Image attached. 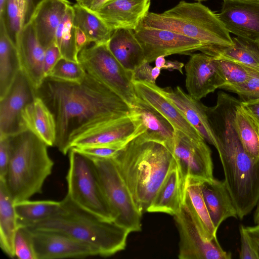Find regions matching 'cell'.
Wrapping results in <instances>:
<instances>
[{"label":"cell","mask_w":259,"mask_h":259,"mask_svg":"<svg viewBox=\"0 0 259 259\" xmlns=\"http://www.w3.org/2000/svg\"><path fill=\"white\" fill-rule=\"evenodd\" d=\"M36 95L54 115L55 146L64 155L72 141L89 130L132 114L125 101L87 72L79 82L46 77Z\"/></svg>","instance_id":"6da1fadb"},{"label":"cell","mask_w":259,"mask_h":259,"mask_svg":"<svg viewBox=\"0 0 259 259\" xmlns=\"http://www.w3.org/2000/svg\"><path fill=\"white\" fill-rule=\"evenodd\" d=\"M238 103L223 99L208 107L206 113L216 141L225 181L237 211L243 219L259 200V160L244 150L237 134L234 118Z\"/></svg>","instance_id":"7a4b0ae2"},{"label":"cell","mask_w":259,"mask_h":259,"mask_svg":"<svg viewBox=\"0 0 259 259\" xmlns=\"http://www.w3.org/2000/svg\"><path fill=\"white\" fill-rule=\"evenodd\" d=\"M113 159L142 213L147 211L176 164L172 153L165 145L141 135L126 143Z\"/></svg>","instance_id":"3957f363"},{"label":"cell","mask_w":259,"mask_h":259,"mask_svg":"<svg viewBox=\"0 0 259 259\" xmlns=\"http://www.w3.org/2000/svg\"><path fill=\"white\" fill-rule=\"evenodd\" d=\"M61 203L60 210L55 215L24 227L66 235L92 247L100 256H110L125 249L131 233L127 229L84 209L67 195Z\"/></svg>","instance_id":"277c9868"},{"label":"cell","mask_w":259,"mask_h":259,"mask_svg":"<svg viewBox=\"0 0 259 259\" xmlns=\"http://www.w3.org/2000/svg\"><path fill=\"white\" fill-rule=\"evenodd\" d=\"M10 156L5 182L14 203L42 193L54 161L43 141L28 130L9 137Z\"/></svg>","instance_id":"5b68a950"},{"label":"cell","mask_w":259,"mask_h":259,"mask_svg":"<svg viewBox=\"0 0 259 259\" xmlns=\"http://www.w3.org/2000/svg\"><path fill=\"white\" fill-rule=\"evenodd\" d=\"M139 25L178 32L199 41L206 54L216 46L233 45L229 32L219 18L200 2L180 1L162 13L148 12Z\"/></svg>","instance_id":"8992f818"},{"label":"cell","mask_w":259,"mask_h":259,"mask_svg":"<svg viewBox=\"0 0 259 259\" xmlns=\"http://www.w3.org/2000/svg\"><path fill=\"white\" fill-rule=\"evenodd\" d=\"M68 154L66 195L84 209L102 219L114 221L115 214L103 192L92 159L73 149Z\"/></svg>","instance_id":"52a82bcc"},{"label":"cell","mask_w":259,"mask_h":259,"mask_svg":"<svg viewBox=\"0 0 259 259\" xmlns=\"http://www.w3.org/2000/svg\"><path fill=\"white\" fill-rule=\"evenodd\" d=\"M78 59L87 73L118 95L132 107L137 98L133 72L121 65L107 44H94L84 48L79 53Z\"/></svg>","instance_id":"ba28073f"},{"label":"cell","mask_w":259,"mask_h":259,"mask_svg":"<svg viewBox=\"0 0 259 259\" xmlns=\"http://www.w3.org/2000/svg\"><path fill=\"white\" fill-rule=\"evenodd\" d=\"M90 158L93 162L103 192L115 214L114 221L130 232L140 231L142 213L138 209L114 159Z\"/></svg>","instance_id":"9c48e42d"},{"label":"cell","mask_w":259,"mask_h":259,"mask_svg":"<svg viewBox=\"0 0 259 259\" xmlns=\"http://www.w3.org/2000/svg\"><path fill=\"white\" fill-rule=\"evenodd\" d=\"M174 217L180 236V259L231 258V253L223 249L217 237L207 240L203 237L189 209L184 203Z\"/></svg>","instance_id":"30bf717a"},{"label":"cell","mask_w":259,"mask_h":259,"mask_svg":"<svg viewBox=\"0 0 259 259\" xmlns=\"http://www.w3.org/2000/svg\"><path fill=\"white\" fill-rule=\"evenodd\" d=\"M134 32L143 49L145 61L149 63L161 56L191 55L196 51L202 52L203 50L199 41L168 30L139 25Z\"/></svg>","instance_id":"8fae6325"},{"label":"cell","mask_w":259,"mask_h":259,"mask_svg":"<svg viewBox=\"0 0 259 259\" xmlns=\"http://www.w3.org/2000/svg\"><path fill=\"white\" fill-rule=\"evenodd\" d=\"M172 154L185 181L188 177L213 179L211 152L203 139H196L175 129Z\"/></svg>","instance_id":"7c38bea8"},{"label":"cell","mask_w":259,"mask_h":259,"mask_svg":"<svg viewBox=\"0 0 259 259\" xmlns=\"http://www.w3.org/2000/svg\"><path fill=\"white\" fill-rule=\"evenodd\" d=\"M145 130L141 120L132 113L131 116L105 122L89 130L73 140L69 149L99 146L123 147Z\"/></svg>","instance_id":"4fadbf2b"},{"label":"cell","mask_w":259,"mask_h":259,"mask_svg":"<svg viewBox=\"0 0 259 259\" xmlns=\"http://www.w3.org/2000/svg\"><path fill=\"white\" fill-rule=\"evenodd\" d=\"M28 230L36 259L81 258L98 256L95 249L66 235Z\"/></svg>","instance_id":"5bb4252c"},{"label":"cell","mask_w":259,"mask_h":259,"mask_svg":"<svg viewBox=\"0 0 259 259\" xmlns=\"http://www.w3.org/2000/svg\"><path fill=\"white\" fill-rule=\"evenodd\" d=\"M217 15L229 33L259 45V1L223 0Z\"/></svg>","instance_id":"9a60e30c"},{"label":"cell","mask_w":259,"mask_h":259,"mask_svg":"<svg viewBox=\"0 0 259 259\" xmlns=\"http://www.w3.org/2000/svg\"><path fill=\"white\" fill-rule=\"evenodd\" d=\"M36 92L20 71L8 94L0 99V137H9L22 131L21 113Z\"/></svg>","instance_id":"2e32d148"},{"label":"cell","mask_w":259,"mask_h":259,"mask_svg":"<svg viewBox=\"0 0 259 259\" xmlns=\"http://www.w3.org/2000/svg\"><path fill=\"white\" fill-rule=\"evenodd\" d=\"M185 69L186 89L188 94L197 100L222 89L224 84L215 59L207 54H192Z\"/></svg>","instance_id":"e0dca14e"},{"label":"cell","mask_w":259,"mask_h":259,"mask_svg":"<svg viewBox=\"0 0 259 259\" xmlns=\"http://www.w3.org/2000/svg\"><path fill=\"white\" fill-rule=\"evenodd\" d=\"M15 45L20 71L36 92L46 78L44 69L45 50L38 41L31 22L22 28Z\"/></svg>","instance_id":"ac0fdd59"},{"label":"cell","mask_w":259,"mask_h":259,"mask_svg":"<svg viewBox=\"0 0 259 259\" xmlns=\"http://www.w3.org/2000/svg\"><path fill=\"white\" fill-rule=\"evenodd\" d=\"M151 0H109L95 13L108 27L135 30L149 12Z\"/></svg>","instance_id":"d6986e66"},{"label":"cell","mask_w":259,"mask_h":259,"mask_svg":"<svg viewBox=\"0 0 259 259\" xmlns=\"http://www.w3.org/2000/svg\"><path fill=\"white\" fill-rule=\"evenodd\" d=\"M137 96L144 100L166 118L176 130L192 138L203 139L179 109L160 92L156 84L133 81Z\"/></svg>","instance_id":"ffe728a7"},{"label":"cell","mask_w":259,"mask_h":259,"mask_svg":"<svg viewBox=\"0 0 259 259\" xmlns=\"http://www.w3.org/2000/svg\"><path fill=\"white\" fill-rule=\"evenodd\" d=\"M160 92L179 109L186 119L198 131L202 138L216 147V141L204 110V105L177 86L160 88Z\"/></svg>","instance_id":"44dd1931"},{"label":"cell","mask_w":259,"mask_h":259,"mask_svg":"<svg viewBox=\"0 0 259 259\" xmlns=\"http://www.w3.org/2000/svg\"><path fill=\"white\" fill-rule=\"evenodd\" d=\"M202 195L212 224L218 230L229 218H238L237 211L225 180H198Z\"/></svg>","instance_id":"7402d4cb"},{"label":"cell","mask_w":259,"mask_h":259,"mask_svg":"<svg viewBox=\"0 0 259 259\" xmlns=\"http://www.w3.org/2000/svg\"><path fill=\"white\" fill-rule=\"evenodd\" d=\"M132 113L141 120L146 130L141 134L145 139L165 145L172 153L174 146L175 128L157 110L137 97L132 106Z\"/></svg>","instance_id":"603a6c76"},{"label":"cell","mask_w":259,"mask_h":259,"mask_svg":"<svg viewBox=\"0 0 259 259\" xmlns=\"http://www.w3.org/2000/svg\"><path fill=\"white\" fill-rule=\"evenodd\" d=\"M70 5L68 0H44L35 11L30 22L45 50L55 43L57 29Z\"/></svg>","instance_id":"cb8c5ba5"},{"label":"cell","mask_w":259,"mask_h":259,"mask_svg":"<svg viewBox=\"0 0 259 259\" xmlns=\"http://www.w3.org/2000/svg\"><path fill=\"white\" fill-rule=\"evenodd\" d=\"M23 130H28L48 146H55L56 124L54 114L43 100L37 96L21 113Z\"/></svg>","instance_id":"d4e9b609"},{"label":"cell","mask_w":259,"mask_h":259,"mask_svg":"<svg viewBox=\"0 0 259 259\" xmlns=\"http://www.w3.org/2000/svg\"><path fill=\"white\" fill-rule=\"evenodd\" d=\"M184 180L176 165L172 168L148 207L147 212L175 215L183 203Z\"/></svg>","instance_id":"484cf974"},{"label":"cell","mask_w":259,"mask_h":259,"mask_svg":"<svg viewBox=\"0 0 259 259\" xmlns=\"http://www.w3.org/2000/svg\"><path fill=\"white\" fill-rule=\"evenodd\" d=\"M107 45L114 57L128 71L133 72L145 61L143 49L133 30H114Z\"/></svg>","instance_id":"4316f807"},{"label":"cell","mask_w":259,"mask_h":259,"mask_svg":"<svg viewBox=\"0 0 259 259\" xmlns=\"http://www.w3.org/2000/svg\"><path fill=\"white\" fill-rule=\"evenodd\" d=\"M183 203L189 209L203 237L207 240L217 237L214 227L204 202L198 179L188 177L184 181Z\"/></svg>","instance_id":"83f0119b"},{"label":"cell","mask_w":259,"mask_h":259,"mask_svg":"<svg viewBox=\"0 0 259 259\" xmlns=\"http://www.w3.org/2000/svg\"><path fill=\"white\" fill-rule=\"evenodd\" d=\"M232 38L233 46H216L205 54L259 71V45L238 36Z\"/></svg>","instance_id":"f1b7e54d"},{"label":"cell","mask_w":259,"mask_h":259,"mask_svg":"<svg viewBox=\"0 0 259 259\" xmlns=\"http://www.w3.org/2000/svg\"><path fill=\"white\" fill-rule=\"evenodd\" d=\"M19 225L14 202L5 181L0 180V247L9 257H15L14 239Z\"/></svg>","instance_id":"f546056e"},{"label":"cell","mask_w":259,"mask_h":259,"mask_svg":"<svg viewBox=\"0 0 259 259\" xmlns=\"http://www.w3.org/2000/svg\"><path fill=\"white\" fill-rule=\"evenodd\" d=\"M20 71L16 45L0 19V99L8 94Z\"/></svg>","instance_id":"4dcf8cb0"},{"label":"cell","mask_w":259,"mask_h":259,"mask_svg":"<svg viewBox=\"0 0 259 259\" xmlns=\"http://www.w3.org/2000/svg\"><path fill=\"white\" fill-rule=\"evenodd\" d=\"M234 123L244 150L252 159L259 160V125L241 102L235 111Z\"/></svg>","instance_id":"1f68e13d"},{"label":"cell","mask_w":259,"mask_h":259,"mask_svg":"<svg viewBox=\"0 0 259 259\" xmlns=\"http://www.w3.org/2000/svg\"><path fill=\"white\" fill-rule=\"evenodd\" d=\"M60 201L54 200H22L14 203L19 225L27 226L43 221L58 213Z\"/></svg>","instance_id":"d6a6232c"},{"label":"cell","mask_w":259,"mask_h":259,"mask_svg":"<svg viewBox=\"0 0 259 259\" xmlns=\"http://www.w3.org/2000/svg\"><path fill=\"white\" fill-rule=\"evenodd\" d=\"M72 7L75 27L81 29L87 35L92 43L107 44L113 31L95 13L77 4Z\"/></svg>","instance_id":"836d02e7"},{"label":"cell","mask_w":259,"mask_h":259,"mask_svg":"<svg viewBox=\"0 0 259 259\" xmlns=\"http://www.w3.org/2000/svg\"><path fill=\"white\" fill-rule=\"evenodd\" d=\"M55 43L58 47L62 58L78 62V53L75 44V27L73 23V9L71 5L59 24L55 34Z\"/></svg>","instance_id":"e575fe53"},{"label":"cell","mask_w":259,"mask_h":259,"mask_svg":"<svg viewBox=\"0 0 259 259\" xmlns=\"http://www.w3.org/2000/svg\"><path fill=\"white\" fill-rule=\"evenodd\" d=\"M24 13V0H5L0 12V19L3 21L8 34L15 44L23 26Z\"/></svg>","instance_id":"d590c367"},{"label":"cell","mask_w":259,"mask_h":259,"mask_svg":"<svg viewBox=\"0 0 259 259\" xmlns=\"http://www.w3.org/2000/svg\"><path fill=\"white\" fill-rule=\"evenodd\" d=\"M214 59L224 81L222 89L229 92L244 83L255 71L232 61Z\"/></svg>","instance_id":"8d00e7d4"},{"label":"cell","mask_w":259,"mask_h":259,"mask_svg":"<svg viewBox=\"0 0 259 259\" xmlns=\"http://www.w3.org/2000/svg\"><path fill=\"white\" fill-rule=\"evenodd\" d=\"M86 72L79 63L61 58L49 73L47 77L64 81L79 82Z\"/></svg>","instance_id":"74e56055"},{"label":"cell","mask_w":259,"mask_h":259,"mask_svg":"<svg viewBox=\"0 0 259 259\" xmlns=\"http://www.w3.org/2000/svg\"><path fill=\"white\" fill-rule=\"evenodd\" d=\"M14 247L15 257L36 259L30 232L26 227L19 225L15 236Z\"/></svg>","instance_id":"f35d334b"},{"label":"cell","mask_w":259,"mask_h":259,"mask_svg":"<svg viewBox=\"0 0 259 259\" xmlns=\"http://www.w3.org/2000/svg\"><path fill=\"white\" fill-rule=\"evenodd\" d=\"M232 92L237 94L241 101L259 99V71H254L244 83Z\"/></svg>","instance_id":"ab89813d"},{"label":"cell","mask_w":259,"mask_h":259,"mask_svg":"<svg viewBox=\"0 0 259 259\" xmlns=\"http://www.w3.org/2000/svg\"><path fill=\"white\" fill-rule=\"evenodd\" d=\"M122 147L111 146H90L73 148L77 152L89 157L111 159L114 158Z\"/></svg>","instance_id":"60d3db41"},{"label":"cell","mask_w":259,"mask_h":259,"mask_svg":"<svg viewBox=\"0 0 259 259\" xmlns=\"http://www.w3.org/2000/svg\"><path fill=\"white\" fill-rule=\"evenodd\" d=\"M161 69L153 67L145 61L133 72V81H139L156 84V80L160 74Z\"/></svg>","instance_id":"b9f144b4"},{"label":"cell","mask_w":259,"mask_h":259,"mask_svg":"<svg viewBox=\"0 0 259 259\" xmlns=\"http://www.w3.org/2000/svg\"><path fill=\"white\" fill-rule=\"evenodd\" d=\"M241 240V248L239 258L241 259H258L257 254L246 232L245 227L239 226Z\"/></svg>","instance_id":"7bdbcfd3"},{"label":"cell","mask_w":259,"mask_h":259,"mask_svg":"<svg viewBox=\"0 0 259 259\" xmlns=\"http://www.w3.org/2000/svg\"><path fill=\"white\" fill-rule=\"evenodd\" d=\"M61 58H62V56L60 51L55 43H54L45 49L44 69L46 78Z\"/></svg>","instance_id":"ee69618b"},{"label":"cell","mask_w":259,"mask_h":259,"mask_svg":"<svg viewBox=\"0 0 259 259\" xmlns=\"http://www.w3.org/2000/svg\"><path fill=\"white\" fill-rule=\"evenodd\" d=\"M10 156L9 137H0V180L5 181Z\"/></svg>","instance_id":"f6af8a7d"},{"label":"cell","mask_w":259,"mask_h":259,"mask_svg":"<svg viewBox=\"0 0 259 259\" xmlns=\"http://www.w3.org/2000/svg\"><path fill=\"white\" fill-rule=\"evenodd\" d=\"M24 1L25 3V13L23 27L31 22L35 11L44 0Z\"/></svg>","instance_id":"bcb514c9"},{"label":"cell","mask_w":259,"mask_h":259,"mask_svg":"<svg viewBox=\"0 0 259 259\" xmlns=\"http://www.w3.org/2000/svg\"><path fill=\"white\" fill-rule=\"evenodd\" d=\"M241 105L251 115L259 125V99L241 101Z\"/></svg>","instance_id":"7dc6e473"},{"label":"cell","mask_w":259,"mask_h":259,"mask_svg":"<svg viewBox=\"0 0 259 259\" xmlns=\"http://www.w3.org/2000/svg\"><path fill=\"white\" fill-rule=\"evenodd\" d=\"M109 0H75L76 4L93 13L97 12Z\"/></svg>","instance_id":"c3c4849f"},{"label":"cell","mask_w":259,"mask_h":259,"mask_svg":"<svg viewBox=\"0 0 259 259\" xmlns=\"http://www.w3.org/2000/svg\"><path fill=\"white\" fill-rule=\"evenodd\" d=\"M91 43L92 42L87 35L81 29L75 27V44L78 53Z\"/></svg>","instance_id":"681fc988"},{"label":"cell","mask_w":259,"mask_h":259,"mask_svg":"<svg viewBox=\"0 0 259 259\" xmlns=\"http://www.w3.org/2000/svg\"><path fill=\"white\" fill-rule=\"evenodd\" d=\"M245 229L259 259V225L253 227H245Z\"/></svg>","instance_id":"f907efd6"},{"label":"cell","mask_w":259,"mask_h":259,"mask_svg":"<svg viewBox=\"0 0 259 259\" xmlns=\"http://www.w3.org/2000/svg\"><path fill=\"white\" fill-rule=\"evenodd\" d=\"M184 64L178 61H166L163 68L169 70H177L183 74Z\"/></svg>","instance_id":"816d5d0a"},{"label":"cell","mask_w":259,"mask_h":259,"mask_svg":"<svg viewBox=\"0 0 259 259\" xmlns=\"http://www.w3.org/2000/svg\"><path fill=\"white\" fill-rule=\"evenodd\" d=\"M164 56H161L157 57L155 60V66L160 69H163L166 60Z\"/></svg>","instance_id":"f5cc1de1"},{"label":"cell","mask_w":259,"mask_h":259,"mask_svg":"<svg viewBox=\"0 0 259 259\" xmlns=\"http://www.w3.org/2000/svg\"><path fill=\"white\" fill-rule=\"evenodd\" d=\"M257 207L254 215V222L255 225H259V200L256 204Z\"/></svg>","instance_id":"db71d44e"},{"label":"cell","mask_w":259,"mask_h":259,"mask_svg":"<svg viewBox=\"0 0 259 259\" xmlns=\"http://www.w3.org/2000/svg\"><path fill=\"white\" fill-rule=\"evenodd\" d=\"M5 0H0V12L3 10Z\"/></svg>","instance_id":"11a10c76"},{"label":"cell","mask_w":259,"mask_h":259,"mask_svg":"<svg viewBox=\"0 0 259 259\" xmlns=\"http://www.w3.org/2000/svg\"><path fill=\"white\" fill-rule=\"evenodd\" d=\"M195 1H197L198 2H201V1H206V0H195Z\"/></svg>","instance_id":"9f6ffc18"},{"label":"cell","mask_w":259,"mask_h":259,"mask_svg":"<svg viewBox=\"0 0 259 259\" xmlns=\"http://www.w3.org/2000/svg\"><path fill=\"white\" fill-rule=\"evenodd\" d=\"M247 1H259V0H247Z\"/></svg>","instance_id":"6f0895ef"}]
</instances>
